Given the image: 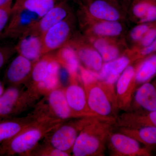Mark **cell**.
Here are the masks:
<instances>
[{
  "label": "cell",
  "instance_id": "31",
  "mask_svg": "<svg viewBox=\"0 0 156 156\" xmlns=\"http://www.w3.org/2000/svg\"><path fill=\"white\" fill-rule=\"evenodd\" d=\"M156 37V22L154 23L153 25L146 33L142 38L138 42V50L147 48L150 45ZM137 50V51H138Z\"/></svg>",
  "mask_w": 156,
  "mask_h": 156
},
{
  "label": "cell",
  "instance_id": "27",
  "mask_svg": "<svg viewBox=\"0 0 156 156\" xmlns=\"http://www.w3.org/2000/svg\"><path fill=\"white\" fill-rule=\"evenodd\" d=\"M91 30L93 34L99 36L115 37L121 34L123 27L118 21H101L93 26Z\"/></svg>",
  "mask_w": 156,
  "mask_h": 156
},
{
  "label": "cell",
  "instance_id": "13",
  "mask_svg": "<svg viewBox=\"0 0 156 156\" xmlns=\"http://www.w3.org/2000/svg\"><path fill=\"white\" fill-rule=\"evenodd\" d=\"M15 49L18 54L34 63L43 56L42 36L31 29L19 38Z\"/></svg>",
  "mask_w": 156,
  "mask_h": 156
},
{
  "label": "cell",
  "instance_id": "11",
  "mask_svg": "<svg viewBox=\"0 0 156 156\" xmlns=\"http://www.w3.org/2000/svg\"><path fill=\"white\" fill-rule=\"evenodd\" d=\"M67 17L48 30L42 35L43 56L66 45L71 34Z\"/></svg>",
  "mask_w": 156,
  "mask_h": 156
},
{
  "label": "cell",
  "instance_id": "39",
  "mask_svg": "<svg viewBox=\"0 0 156 156\" xmlns=\"http://www.w3.org/2000/svg\"></svg>",
  "mask_w": 156,
  "mask_h": 156
},
{
  "label": "cell",
  "instance_id": "24",
  "mask_svg": "<svg viewBox=\"0 0 156 156\" xmlns=\"http://www.w3.org/2000/svg\"><path fill=\"white\" fill-rule=\"evenodd\" d=\"M56 0H16L13 9H22L43 17L56 5Z\"/></svg>",
  "mask_w": 156,
  "mask_h": 156
},
{
  "label": "cell",
  "instance_id": "6",
  "mask_svg": "<svg viewBox=\"0 0 156 156\" xmlns=\"http://www.w3.org/2000/svg\"><path fill=\"white\" fill-rule=\"evenodd\" d=\"M110 154L113 156H149L151 155L149 148L142 147L131 136L119 132L111 134L107 146Z\"/></svg>",
  "mask_w": 156,
  "mask_h": 156
},
{
  "label": "cell",
  "instance_id": "37",
  "mask_svg": "<svg viewBox=\"0 0 156 156\" xmlns=\"http://www.w3.org/2000/svg\"><path fill=\"white\" fill-rule=\"evenodd\" d=\"M11 1H13V0H0V7L5 5Z\"/></svg>",
  "mask_w": 156,
  "mask_h": 156
},
{
  "label": "cell",
  "instance_id": "4",
  "mask_svg": "<svg viewBox=\"0 0 156 156\" xmlns=\"http://www.w3.org/2000/svg\"><path fill=\"white\" fill-rule=\"evenodd\" d=\"M40 95L27 87L26 90L11 86L0 96V120L24 111L32 105Z\"/></svg>",
  "mask_w": 156,
  "mask_h": 156
},
{
  "label": "cell",
  "instance_id": "26",
  "mask_svg": "<svg viewBox=\"0 0 156 156\" xmlns=\"http://www.w3.org/2000/svg\"><path fill=\"white\" fill-rule=\"evenodd\" d=\"M93 48L100 54L104 62L111 61L119 57V49L106 39H96L93 41Z\"/></svg>",
  "mask_w": 156,
  "mask_h": 156
},
{
  "label": "cell",
  "instance_id": "15",
  "mask_svg": "<svg viewBox=\"0 0 156 156\" xmlns=\"http://www.w3.org/2000/svg\"><path fill=\"white\" fill-rule=\"evenodd\" d=\"M156 110V80L140 86L134 92L129 111L152 112Z\"/></svg>",
  "mask_w": 156,
  "mask_h": 156
},
{
  "label": "cell",
  "instance_id": "23",
  "mask_svg": "<svg viewBox=\"0 0 156 156\" xmlns=\"http://www.w3.org/2000/svg\"><path fill=\"white\" fill-rule=\"evenodd\" d=\"M119 132L126 134L147 147L156 145V127L119 128Z\"/></svg>",
  "mask_w": 156,
  "mask_h": 156
},
{
  "label": "cell",
  "instance_id": "9",
  "mask_svg": "<svg viewBox=\"0 0 156 156\" xmlns=\"http://www.w3.org/2000/svg\"><path fill=\"white\" fill-rule=\"evenodd\" d=\"M136 66L129 65L120 75L115 85L117 105L119 110L127 112L131 108L136 89Z\"/></svg>",
  "mask_w": 156,
  "mask_h": 156
},
{
  "label": "cell",
  "instance_id": "14",
  "mask_svg": "<svg viewBox=\"0 0 156 156\" xmlns=\"http://www.w3.org/2000/svg\"><path fill=\"white\" fill-rule=\"evenodd\" d=\"M118 128L156 127V110L152 112L129 111L118 115L114 124Z\"/></svg>",
  "mask_w": 156,
  "mask_h": 156
},
{
  "label": "cell",
  "instance_id": "17",
  "mask_svg": "<svg viewBox=\"0 0 156 156\" xmlns=\"http://www.w3.org/2000/svg\"><path fill=\"white\" fill-rule=\"evenodd\" d=\"M68 14V9L64 3L56 4L40 18L32 30L42 36L49 29L66 19Z\"/></svg>",
  "mask_w": 156,
  "mask_h": 156
},
{
  "label": "cell",
  "instance_id": "35",
  "mask_svg": "<svg viewBox=\"0 0 156 156\" xmlns=\"http://www.w3.org/2000/svg\"><path fill=\"white\" fill-rule=\"evenodd\" d=\"M15 50V48L0 47V69L5 65Z\"/></svg>",
  "mask_w": 156,
  "mask_h": 156
},
{
  "label": "cell",
  "instance_id": "33",
  "mask_svg": "<svg viewBox=\"0 0 156 156\" xmlns=\"http://www.w3.org/2000/svg\"><path fill=\"white\" fill-rule=\"evenodd\" d=\"M156 22V1L154 0L148 9L147 12L142 19L139 20V23H151Z\"/></svg>",
  "mask_w": 156,
  "mask_h": 156
},
{
  "label": "cell",
  "instance_id": "3",
  "mask_svg": "<svg viewBox=\"0 0 156 156\" xmlns=\"http://www.w3.org/2000/svg\"><path fill=\"white\" fill-rule=\"evenodd\" d=\"M83 85L91 111L100 119L115 122L119 111L115 85L97 80Z\"/></svg>",
  "mask_w": 156,
  "mask_h": 156
},
{
  "label": "cell",
  "instance_id": "10",
  "mask_svg": "<svg viewBox=\"0 0 156 156\" xmlns=\"http://www.w3.org/2000/svg\"><path fill=\"white\" fill-rule=\"evenodd\" d=\"M78 77L70 78L69 85L64 88L66 97L71 109L78 118H98L89 108L83 85L79 83Z\"/></svg>",
  "mask_w": 156,
  "mask_h": 156
},
{
  "label": "cell",
  "instance_id": "8",
  "mask_svg": "<svg viewBox=\"0 0 156 156\" xmlns=\"http://www.w3.org/2000/svg\"><path fill=\"white\" fill-rule=\"evenodd\" d=\"M46 114L44 109L39 105L27 116L0 120V145L34 125Z\"/></svg>",
  "mask_w": 156,
  "mask_h": 156
},
{
  "label": "cell",
  "instance_id": "30",
  "mask_svg": "<svg viewBox=\"0 0 156 156\" xmlns=\"http://www.w3.org/2000/svg\"><path fill=\"white\" fill-rule=\"evenodd\" d=\"M154 0H138L134 3L132 12L139 20L145 16L148 9Z\"/></svg>",
  "mask_w": 156,
  "mask_h": 156
},
{
  "label": "cell",
  "instance_id": "36",
  "mask_svg": "<svg viewBox=\"0 0 156 156\" xmlns=\"http://www.w3.org/2000/svg\"><path fill=\"white\" fill-rule=\"evenodd\" d=\"M5 90L4 85H3L2 81L0 80V96L3 94Z\"/></svg>",
  "mask_w": 156,
  "mask_h": 156
},
{
  "label": "cell",
  "instance_id": "20",
  "mask_svg": "<svg viewBox=\"0 0 156 156\" xmlns=\"http://www.w3.org/2000/svg\"><path fill=\"white\" fill-rule=\"evenodd\" d=\"M59 50L55 56L56 60L68 73L70 78L77 77L80 66L76 50L67 45Z\"/></svg>",
  "mask_w": 156,
  "mask_h": 156
},
{
  "label": "cell",
  "instance_id": "16",
  "mask_svg": "<svg viewBox=\"0 0 156 156\" xmlns=\"http://www.w3.org/2000/svg\"><path fill=\"white\" fill-rule=\"evenodd\" d=\"M34 63L18 54L6 70L5 79L11 86H18L30 79Z\"/></svg>",
  "mask_w": 156,
  "mask_h": 156
},
{
  "label": "cell",
  "instance_id": "22",
  "mask_svg": "<svg viewBox=\"0 0 156 156\" xmlns=\"http://www.w3.org/2000/svg\"><path fill=\"white\" fill-rule=\"evenodd\" d=\"M78 58L85 68L99 73L103 65V60L100 54L94 48L82 47L76 51Z\"/></svg>",
  "mask_w": 156,
  "mask_h": 156
},
{
  "label": "cell",
  "instance_id": "1",
  "mask_svg": "<svg viewBox=\"0 0 156 156\" xmlns=\"http://www.w3.org/2000/svg\"><path fill=\"white\" fill-rule=\"evenodd\" d=\"M65 122L46 114L30 127L0 145V156H27L42 138Z\"/></svg>",
  "mask_w": 156,
  "mask_h": 156
},
{
  "label": "cell",
  "instance_id": "5",
  "mask_svg": "<svg viewBox=\"0 0 156 156\" xmlns=\"http://www.w3.org/2000/svg\"><path fill=\"white\" fill-rule=\"evenodd\" d=\"M92 118L82 117L68 122H64L47 135L44 140L55 148L70 155L78 135Z\"/></svg>",
  "mask_w": 156,
  "mask_h": 156
},
{
  "label": "cell",
  "instance_id": "2",
  "mask_svg": "<svg viewBox=\"0 0 156 156\" xmlns=\"http://www.w3.org/2000/svg\"><path fill=\"white\" fill-rule=\"evenodd\" d=\"M115 122L92 117L80 131L73 148L74 156H103Z\"/></svg>",
  "mask_w": 156,
  "mask_h": 156
},
{
  "label": "cell",
  "instance_id": "7",
  "mask_svg": "<svg viewBox=\"0 0 156 156\" xmlns=\"http://www.w3.org/2000/svg\"><path fill=\"white\" fill-rule=\"evenodd\" d=\"M41 17L22 9L12 8L8 25L1 34L3 38H19L33 28Z\"/></svg>",
  "mask_w": 156,
  "mask_h": 156
},
{
  "label": "cell",
  "instance_id": "34",
  "mask_svg": "<svg viewBox=\"0 0 156 156\" xmlns=\"http://www.w3.org/2000/svg\"><path fill=\"white\" fill-rule=\"evenodd\" d=\"M156 52V37L151 44L147 48L137 51L136 55L134 57V60L141 59Z\"/></svg>",
  "mask_w": 156,
  "mask_h": 156
},
{
  "label": "cell",
  "instance_id": "19",
  "mask_svg": "<svg viewBox=\"0 0 156 156\" xmlns=\"http://www.w3.org/2000/svg\"><path fill=\"white\" fill-rule=\"evenodd\" d=\"M88 12L101 21H118L120 17L119 11L107 0H92L89 3Z\"/></svg>",
  "mask_w": 156,
  "mask_h": 156
},
{
  "label": "cell",
  "instance_id": "32",
  "mask_svg": "<svg viewBox=\"0 0 156 156\" xmlns=\"http://www.w3.org/2000/svg\"><path fill=\"white\" fill-rule=\"evenodd\" d=\"M154 23H139L134 27L130 33L131 39L134 41L139 42L151 27L153 25Z\"/></svg>",
  "mask_w": 156,
  "mask_h": 156
},
{
  "label": "cell",
  "instance_id": "28",
  "mask_svg": "<svg viewBox=\"0 0 156 156\" xmlns=\"http://www.w3.org/2000/svg\"><path fill=\"white\" fill-rule=\"evenodd\" d=\"M69 156V154L53 147L50 144L44 140L38 144L27 156Z\"/></svg>",
  "mask_w": 156,
  "mask_h": 156
},
{
  "label": "cell",
  "instance_id": "18",
  "mask_svg": "<svg viewBox=\"0 0 156 156\" xmlns=\"http://www.w3.org/2000/svg\"><path fill=\"white\" fill-rule=\"evenodd\" d=\"M131 60L129 57L125 56L104 62L98 73V80L115 85L120 75L130 65Z\"/></svg>",
  "mask_w": 156,
  "mask_h": 156
},
{
  "label": "cell",
  "instance_id": "38",
  "mask_svg": "<svg viewBox=\"0 0 156 156\" xmlns=\"http://www.w3.org/2000/svg\"><path fill=\"white\" fill-rule=\"evenodd\" d=\"M87 1H88V2H89V3H90V2H92V0H87Z\"/></svg>",
  "mask_w": 156,
  "mask_h": 156
},
{
  "label": "cell",
  "instance_id": "29",
  "mask_svg": "<svg viewBox=\"0 0 156 156\" xmlns=\"http://www.w3.org/2000/svg\"><path fill=\"white\" fill-rule=\"evenodd\" d=\"M12 2L10 1L0 7V34H2L8 25L11 17Z\"/></svg>",
  "mask_w": 156,
  "mask_h": 156
},
{
  "label": "cell",
  "instance_id": "12",
  "mask_svg": "<svg viewBox=\"0 0 156 156\" xmlns=\"http://www.w3.org/2000/svg\"><path fill=\"white\" fill-rule=\"evenodd\" d=\"M48 104H43L51 116L65 121L78 118L74 114L66 97L64 88L58 87L45 95Z\"/></svg>",
  "mask_w": 156,
  "mask_h": 156
},
{
  "label": "cell",
  "instance_id": "21",
  "mask_svg": "<svg viewBox=\"0 0 156 156\" xmlns=\"http://www.w3.org/2000/svg\"><path fill=\"white\" fill-rule=\"evenodd\" d=\"M140 60L136 66L135 81L136 89L142 84L150 82L156 76V52Z\"/></svg>",
  "mask_w": 156,
  "mask_h": 156
},
{
  "label": "cell",
  "instance_id": "25",
  "mask_svg": "<svg viewBox=\"0 0 156 156\" xmlns=\"http://www.w3.org/2000/svg\"><path fill=\"white\" fill-rule=\"evenodd\" d=\"M53 56L46 54L34 63L30 77L32 82L28 87L34 88L44 80L49 74V66Z\"/></svg>",
  "mask_w": 156,
  "mask_h": 156
}]
</instances>
